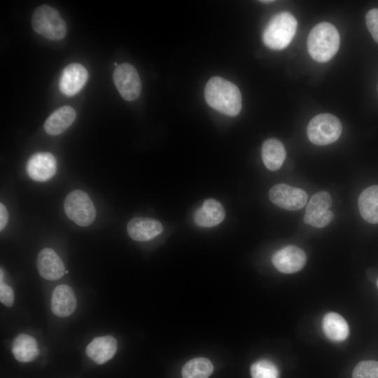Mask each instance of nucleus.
<instances>
[{
    "instance_id": "cd10ccee",
    "label": "nucleus",
    "mask_w": 378,
    "mask_h": 378,
    "mask_svg": "<svg viewBox=\"0 0 378 378\" xmlns=\"http://www.w3.org/2000/svg\"><path fill=\"white\" fill-rule=\"evenodd\" d=\"M8 219V211L6 206L1 203L0 204V230L1 231L6 227Z\"/></svg>"
},
{
    "instance_id": "bb28decb",
    "label": "nucleus",
    "mask_w": 378,
    "mask_h": 378,
    "mask_svg": "<svg viewBox=\"0 0 378 378\" xmlns=\"http://www.w3.org/2000/svg\"><path fill=\"white\" fill-rule=\"evenodd\" d=\"M14 293L12 288L4 283L0 284V300L6 307H11L14 303Z\"/></svg>"
},
{
    "instance_id": "c85d7f7f",
    "label": "nucleus",
    "mask_w": 378,
    "mask_h": 378,
    "mask_svg": "<svg viewBox=\"0 0 378 378\" xmlns=\"http://www.w3.org/2000/svg\"><path fill=\"white\" fill-rule=\"evenodd\" d=\"M260 2L267 4V3H272V2H274V1H272V0H271V1H260Z\"/></svg>"
},
{
    "instance_id": "c756f323",
    "label": "nucleus",
    "mask_w": 378,
    "mask_h": 378,
    "mask_svg": "<svg viewBox=\"0 0 378 378\" xmlns=\"http://www.w3.org/2000/svg\"><path fill=\"white\" fill-rule=\"evenodd\" d=\"M65 273H66V274H67V273H68V271H67V270H66V271H65Z\"/></svg>"
},
{
    "instance_id": "b1692460",
    "label": "nucleus",
    "mask_w": 378,
    "mask_h": 378,
    "mask_svg": "<svg viewBox=\"0 0 378 378\" xmlns=\"http://www.w3.org/2000/svg\"><path fill=\"white\" fill-rule=\"evenodd\" d=\"M252 378H279V370L276 365L268 360H260L251 367Z\"/></svg>"
},
{
    "instance_id": "7ed1b4c3",
    "label": "nucleus",
    "mask_w": 378,
    "mask_h": 378,
    "mask_svg": "<svg viewBox=\"0 0 378 378\" xmlns=\"http://www.w3.org/2000/svg\"><path fill=\"white\" fill-rule=\"evenodd\" d=\"M297 26V20L291 13H279L270 20L265 28L262 37L263 43L272 50H283L293 38Z\"/></svg>"
},
{
    "instance_id": "5701e85b",
    "label": "nucleus",
    "mask_w": 378,
    "mask_h": 378,
    "mask_svg": "<svg viewBox=\"0 0 378 378\" xmlns=\"http://www.w3.org/2000/svg\"><path fill=\"white\" fill-rule=\"evenodd\" d=\"M214 366L206 358H195L187 362L182 368L183 378H208L213 372Z\"/></svg>"
},
{
    "instance_id": "a878e982",
    "label": "nucleus",
    "mask_w": 378,
    "mask_h": 378,
    "mask_svg": "<svg viewBox=\"0 0 378 378\" xmlns=\"http://www.w3.org/2000/svg\"><path fill=\"white\" fill-rule=\"evenodd\" d=\"M365 22L372 38L378 43V8H372L367 13Z\"/></svg>"
},
{
    "instance_id": "4468645a",
    "label": "nucleus",
    "mask_w": 378,
    "mask_h": 378,
    "mask_svg": "<svg viewBox=\"0 0 378 378\" xmlns=\"http://www.w3.org/2000/svg\"><path fill=\"white\" fill-rule=\"evenodd\" d=\"M163 227L160 221L145 217H136L127 225L129 236L134 240L146 241L159 235Z\"/></svg>"
},
{
    "instance_id": "dca6fc26",
    "label": "nucleus",
    "mask_w": 378,
    "mask_h": 378,
    "mask_svg": "<svg viewBox=\"0 0 378 378\" xmlns=\"http://www.w3.org/2000/svg\"><path fill=\"white\" fill-rule=\"evenodd\" d=\"M225 216L223 205L214 199L204 201L202 207L198 208L193 216L195 223L203 227H211L220 223Z\"/></svg>"
},
{
    "instance_id": "20e7f679",
    "label": "nucleus",
    "mask_w": 378,
    "mask_h": 378,
    "mask_svg": "<svg viewBox=\"0 0 378 378\" xmlns=\"http://www.w3.org/2000/svg\"><path fill=\"white\" fill-rule=\"evenodd\" d=\"M34 30L43 36L58 41L66 33V26L58 11L46 4L37 7L31 16Z\"/></svg>"
},
{
    "instance_id": "0eeeda50",
    "label": "nucleus",
    "mask_w": 378,
    "mask_h": 378,
    "mask_svg": "<svg viewBox=\"0 0 378 378\" xmlns=\"http://www.w3.org/2000/svg\"><path fill=\"white\" fill-rule=\"evenodd\" d=\"M332 204L330 195L326 191L314 194L307 203L304 222L315 227H324L334 218V214L329 210Z\"/></svg>"
},
{
    "instance_id": "a211bd4d",
    "label": "nucleus",
    "mask_w": 378,
    "mask_h": 378,
    "mask_svg": "<svg viewBox=\"0 0 378 378\" xmlns=\"http://www.w3.org/2000/svg\"><path fill=\"white\" fill-rule=\"evenodd\" d=\"M75 110L69 106H64L52 113L46 119L43 127L50 135H58L64 132L74 121Z\"/></svg>"
},
{
    "instance_id": "2f4dec72",
    "label": "nucleus",
    "mask_w": 378,
    "mask_h": 378,
    "mask_svg": "<svg viewBox=\"0 0 378 378\" xmlns=\"http://www.w3.org/2000/svg\"><path fill=\"white\" fill-rule=\"evenodd\" d=\"M377 91H378V84H377Z\"/></svg>"
},
{
    "instance_id": "ddd939ff",
    "label": "nucleus",
    "mask_w": 378,
    "mask_h": 378,
    "mask_svg": "<svg viewBox=\"0 0 378 378\" xmlns=\"http://www.w3.org/2000/svg\"><path fill=\"white\" fill-rule=\"evenodd\" d=\"M36 267L39 274L49 281L57 280L65 273L62 260L56 252L50 248L40 251L37 255Z\"/></svg>"
},
{
    "instance_id": "7c9ffc66",
    "label": "nucleus",
    "mask_w": 378,
    "mask_h": 378,
    "mask_svg": "<svg viewBox=\"0 0 378 378\" xmlns=\"http://www.w3.org/2000/svg\"><path fill=\"white\" fill-rule=\"evenodd\" d=\"M377 286H378V279H377Z\"/></svg>"
},
{
    "instance_id": "f8f14e48",
    "label": "nucleus",
    "mask_w": 378,
    "mask_h": 378,
    "mask_svg": "<svg viewBox=\"0 0 378 378\" xmlns=\"http://www.w3.org/2000/svg\"><path fill=\"white\" fill-rule=\"evenodd\" d=\"M88 78L87 69L80 64L72 63L62 71L59 80V88L62 94L71 97L78 93Z\"/></svg>"
},
{
    "instance_id": "f3484780",
    "label": "nucleus",
    "mask_w": 378,
    "mask_h": 378,
    "mask_svg": "<svg viewBox=\"0 0 378 378\" xmlns=\"http://www.w3.org/2000/svg\"><path fill=\"white\" fill-rule=\"evenodd\" d=\"M117 350V341L111 336L94 338L86 347L87 356L97 364H104L111 360Z\"/></svg>"
},
{
    "instance_id": "412c9836",
    "label": "nucleus",
    "mask_w": 378,
    "mask_h": 378,
    "mask_svg": "<svg viewBox=\"0 0 378 378\" xmlns=\"http://www.w3.org/2000/svg\"><path fill=\"white\" fill-rule=\"evenodd\" d=\"M12 352L18 361L28 363L38 357L39 349L34 337L27 334H20L13 342Z\"/></svg>"
},
{
    "instance_id": "39448f33",
    "label": "nucleus",
    "mask_w": 378,
    "mask_h": 378,
    "mask_svg": "<svg viewBox=\"0 0 378 378\" xmlns=\"http://www.w3.org/2000/svg\"><path fill=\"white\" fill-rule=\"evenodd\" d=\"M342 130V124L337 117L330 113H321L309 121L307 134L312 144L326 146L336 141Z\"/></svg>"
},
{
    "instance_id": "9d476101",
    "label": "nucleus",
    "mask_w": 378,
    "mask_h": 378,
    "mask_svg": "<svg viewBox=\"0 0 378 378\" xmlns=\"http://www.w3.org/2000/svg\"><path fill=\"white\" fill-rule=\"evenodd\" d=\"M26 170L31 179L38 182H45L55 174L57 161L50 153H36L29 158Z\"/></svg>"
},
{
    "instance_id": "1a4fd4ad",
    "label": "nucleus",
    "mask_w": 378,
    "mask_h": 378,
    "mask_svg": "<svg viewBox=\"0 0 378 378\" xmlns=\"http://www.w3.org/2000/svg\"><path fill=\"white\" fill-rule=\"evenodd\" d=\"M269 198L272 203L281 209L295 211L304 206L308 196L301 188L279 183L270 190Z\"/></svg>"
},
{
    "instance_id": "aec40b11",
    "label": "nucleus",
    "mask_w": 378,
    "mask_h": 378,
    "mask_svg": "<svg viewBox=\"0 0 378 378\" xmlns=\"http://www.w3.org/2000/svg\"><path fill=\"white\" fill-rule=\"evenodd\" d=\"M358 209L365 220L372 224L378 223V186L368 187L360 193Z\"/></svg>"
},
{
    "instance_id": "2eb2a0df",
    "label": "nucleus",
    "mask_w": 378,
    "mask_h": 378,
    "mask_svg": "<svg viewBox=\"0 0 378 378\" xmlns=\"http://www.w3.org/2000/svg\"><path fill=\"white\" fill-rule=\"evenodd\" d=\"M76 308V298L73 289L68 285L56 286L52 293L51 309L59 317H66Z\"/></svg>"
},
{
    "instance_id": "f03ea898",
    "label": "nucleus",
    "mask_w": 378,
    "mask_h": 378,
    "mask_svg": "<svg viewBox=\"0 0 378 378\" xmlns=\"http://www.w3.org/2000/svg\"><path fill=\"white\" fill-rule=\"evenodd\" d=\"M340 43L337 29L326 22L314 26L307 38L308 52L313 59L326 62L337 53Z\"/></svg>"
},
{
    "instance_id": "f257e3e1",
    "label": "nucleus",
    "mask_w": 378,
    "mask_h": 378,
    "mask_svg": "<svg viewBox=\"0 0 378 378\" xmlns=\"http://www.w3.org/2000/svg\"><path fill=\"white\" fill-rule=\"evenodd\" d=\"M204 97L211 107L229 116L237 115L241 109V95L239 88L219 76H214L206 83Z\"/></svg>"
},
{
    "instance_id": "6ab92c4d",
    "label": "nucleus",
    "mask_w": 378,
    "mask_h": 378,
    "mask_svg": "<svg viewBox=\"0 0 378 378\" xmlns=\"http://www.w3.org/2000/svg\"><path fill=\"white\" fill-rule=\"evenodd\" d=\"M261 153L263 163L270 171L279 169L286 157L283 144L275 139L265 140L262 144Z\"/></svg>"
},
{
    "instance_id": "4be33fe9",
    "label": "nucleus",
    "mask_w": 378,
    "mask_h": 378,
    "mask_svg": "<svg viewBox=\"0 0 378 378\" xmlns=\"http://www.w3.org/2000/svg\"><path fill=\"white\" fill-rule=\"evenodd\" d=\"M323 330L326 336L335 342H341L347 338L349 329L344 318L335 312L325 315L322 322Z\"/></svg>"
},
{
    "instance_id": "423d86ee",
    "label": "nucleus",
    "mask_w": 378,
    "mask_h": 378,
    "mask_svg": "<svg viewBox=\"0 0 378 378\" xmlns=\"http://www.w3.org/2000/svg\"><path fill=\"white\" fill-rule=\"evenodd\" d=\"M67 217L78 225H90L96 216V209L88 195L83 190H75L69 192L64 202Z\"/></svg>"
},
{
    "instance_id": "393cba45",
    "label": "nucleus",
    "mask_w": 378,
    "mask_h": 378,
    "mask_svg": "<svg viewBox=\"0 0 378 378\" xmlns=\"http://www.w3.org/2000/svg\"><path fill=\"white\" fill-rule=\"evenodd\" d=\"M352 378H378V362L364 360L358 363L354 368Z\"/></svg>"
},
{
    "instance_id": "6e6552de",
    "label": "nucleus",
    "mask_w": 378,
    "mask_h": 378,
    "mask_svg": "<svg viewBox=\"0 0 378 378\" xmlns=\"http://www.w3.org/2000/svg\"><path fill=\"white\" fill-rule=\"evenodd\" d=\"M113 79L121 97L126 101L136 99L141 93V83L135 67L129 63H122L115 67Z\"/></svg>"
},
{
    "instance_id": "9b49d317",
    "label": "nucleus",
    "mask_w": 378,
    "mask_h": 378,
    "mask_svg": "<svg viewBox=\"0 0 378 378\" xmlns=\"http://www.w3.org/2000/svg\"><path fill=\"white\" fill-rule=\"evenodd\" d=\"M305 253L295 246H288L276 251L272 258L274 266L281 272L291 274L300 270L306 263Z\"/></svg>"
}]
</instances>
